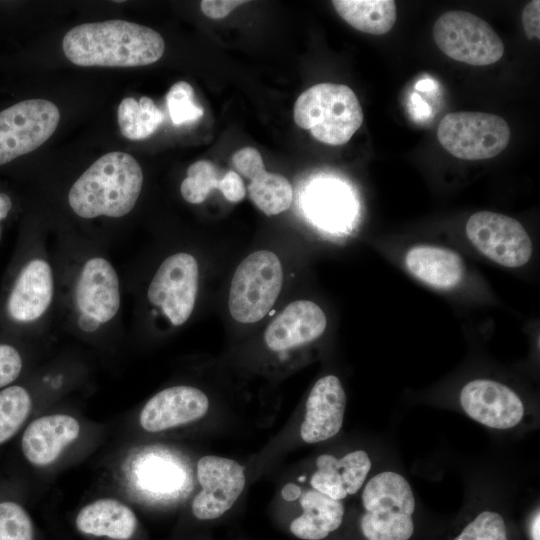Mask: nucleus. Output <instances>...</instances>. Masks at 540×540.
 I'll list each match as a JSON object with an SVG mask.
<instances>
[{
  "label": "nucleus",
  "mask_w": 540,
  "mask_h": 540,
  "mask_svg": "<svg viewBox=\"0 0 540 540\" xmlns=\"http://www.w3.org/2000/svg\"><path fill=\"white\" fill-rule=\"evenodd\" d=\"M209 408L207 396L192 386H174L150 398L143 407L139 422L148 432H159L196 421Z\"/></svg>",
  "instance_id": "obj_14"
},
{
  "label": "nucleus",
  "mask_w": 540,
  "mask_h": 540,
  "mask_svg": "<svg viewBox=\"0 0 540 540\" xmlns=\"http://www.w3.org/2000/svg\"><path fill=\"white\" fill-rule=\"evenodd\" d=\"M407 270L424 284L451 290L465 276V265L460 254L450 248L420 244L408 249L404 256Z\"/></svg>",
  "instance_id": "obj_21"
},
{
  "label": "nucleus",
  "mask_w": 540,
  "mask_h": 540,
  "mask_svg": "<svg viewBox=\"0 0 540 540\" xmlns=\"http://www.w3.org/2000/svg\"><path fill=\"white\" fill-rule=\"evenodd\" d=\"M300 505L303 513L290 524L291 532L300 539H324L342 524V502L313 488L301 495Z\"/></svg>",
  "instance_id": "obj_23"
},
{
  "label": "nucleus",
  "mask_w": 540,
  "mask_h": 540,
  "mask_svg": "<svg viewBox=\"0 0 540 540\" xmlns=\"http://www.w3.org/2000/svg\"><path fill=\"white\" fill-rule=\"evenodd\" d=\"M221 179L212 161L199 160L187 169V177L180 186L182 197L191 204H200L213 189H220Z\"/></svg>",
  "instance_id": "obj_27"
},
{
  "label": "nucleus",
  "mask_w": 540,
  "mask_h": 540,
  "mask_svg": "<svg viewBox=\"0 0 540 540\" xmlns=\"http://www.w3.org/2000/svg\"><path fill=\"white\" fill-rule=\"evenodd\" d=\"M362 504L360 528L367 540H409L413 535L415 497L401 474L383 471L373 476L363 489Z\"/></svg>",
  "instance_id": "obj_4"
},
{
  "label": "nucleus",
  "mask_w": 540,
  "mask_h": 540,
  "mask_svg": "<svg viewBox=\"0 0 540 540\" xmlns=\"http://www.w3.org/2000/svg\"><path fill=\"white\" fill-rule=\"evenodd\" d=\"M324 311L310 300H297L287 305L267 326L264 340L272 351H286L308 344L325 331Z\"/></svg>",
  "instance_id": "obj_16"
},
{
  "label": "nucleus",
  "mask_w": 540,
  "mask_h": 540,
  "mask_svg": "<svg viewBox=\"0 0 540 540\" xmlns=\"http://www.w3.org/2000/svg\"><path fill=\"white\" fill-rule=\"evenodd\" d=\"M117 119L122 135L136 141L151 136L163 122L164 116L151 98L143 96L137 101L127 97L118 106Z\"/></svg>",
  "instance_id": "obj_25"
},
{
  "label": "nucleus",
  "mask_w": 540,
  "mask_h": 540,
  "mask_svg": "<svg viewBox=\"0 0 540 540\" xmlns=\"http://www.w3.org/2000/svg\"><path fill=\"white\" fill-rule=\"evenodd\" d=\"M540 1L533 0L525 5L522 11V24L527 38L540 39Z\"/></svg>",
  "instance_id": "obj_34"
},
{
  "label": "nucleus",
  "mask_w": 540,
  "mask_h": 540,
  "mask_svg": "<svg viewBox=\"0 0 540 540\" xmlns=\"http://www.w3.org/2000/svg\"><path fill=\"white\" fill-rule=\"evenodd\" d=\"M201 491L192 502V512L200 520L220 517L242 493L246 478L243 467L224 457L207 455L197 463Z\"/></svg>",
  "instance_id": "obj_12"
},
{
  "label": "nucleus",
  "mask_w": 540,
  "mask_h": 540,
  "mask_svg": "<svg viewBox=\"0 0 540 540\" xmlns=\"http://www.w3.org/2000/svg\"><path fill=\"white\" fill-rule=\"evenodd\" d=\"M143 184L142 169L128 153L110 152L97 159L72 185L69 205L82 218L127 215Z\"/></svg>",
  "instance_id": "obj_2"
},
{
  "label": "nucleus",
  "mask_w": 540,
  "mask_h": 540,
  "mask_svg": "<svg viewBox=\"0 0 540 540\" xmlns=\"http://www.w3.org/2000/svg\"><path fill=\"white\" fill-rule=\"evenodd\" d=\"M283 284V269L272 251L247 256L234 272L229 290V311L240 323L258 322L271 310Z\"/></svg>",
  "instance_id": "obj_5"
},
{
  "label": "nucleus",
  "mask_w": 540,
  "mask_h": 540,
  "mask_svg": "<svg viewBox=\"0 0 540 540\" xmlns=\"http://www.w3.org/2000/svg\"><path fill=\"white\" fill-rule=\"evenodd\" d=\"M437 137L451 155L464 160H482L500 154L509 143L511 131L498 115L461 111L442 118Z\"/></svg>",
  "instance_id": "obj_6"
},
{
  "label": "nucleus",
  "mask_w": 540,
  "mask_h": 540,
  "mask_svg": "<svg viewBox=\"0 0 540 540\" xmlns=\"http://www.w3.org/2000/svg\"><path fill=\"white\" fill-rule=\"evenodd\" d=\"M247 3L244 0H203L200 3L202 12L212 19L226 17L234 8Z\"/></svg>",
  "instance_id": "obj_35"
},
{
  "label": "nucleus",
  "mask_w": 540,
  "mask_h": 540,
  "mask_svg": "<svg viewBox=\"0 0 540 540\" xmlns=\"http://www.w3.org/2000/svg\"><path fill=\"white\" fill-rule=\"evenodd\" d=\"M219 190L231 202H239L246 195V188L242 178L238 173L231 170L222 177Z\"/></svg>",
  "instance_id": "obj_33"
},
{
  "label": "nucleus",
  "mask_w": 540,
  "mask_h": 540,
  "mask_svg": "<svg viewBox=\"0 0 540 540\" xmlns=\"http://www.w3.org/2000/svg\"><path fill=\"white\" fill-rule=\"evenodd\" d=\"M33 524L26 510L12 501L0 503V540H33Z\"/></svg>",
  "instance_id": "obj_29"
},
{
  "label": "nucleus",
  "mask_w": 540,
  "mask_h": 540,
  "mask_svg": "<svg viewBox=\"0 0 540 540\" xmlns=\"http://www.w3.org/2000/svg\"><path fill=\"white\" fill-rule=\"evenodd\" d=\"M454 540H508L504 519L497 512L483 511Z\"/></svg>",
  "instance_id": "obj_30"
},
{
  "label": "nucleus",
  "mask_w": 540,
  "mask_h": 540,
  "mask_svg": "<svg viewBox=\"0 0 540 540\" xmlns=\"http://www.w3.org/2000/svg\"><path fill=\"white\" fill-rule=\"evenodd\" d=\"M166 103L175 125L197 121L204 114L203 108L194 102L192 86L185 81H179L171 86L166 95Z\"/></svg>",
  "instance_id": "obj_28"
},
{
  "label": "nucleus",
  "mask_w": 540,
  "mask_h": 540,
  "mask_svg": "<svg viewBox=\"0 0 540 540\" xmlns=\"http://www.w3.org/2000/svg\"><path fill=\"white\" fill-rule=\"evenodd\" d=\"M75 301L80 314L78 325L85 332H94L114 318L120 307V286L109 261L94 257L84 264L75 288Z\"/></svg>",
  "instance_id": "obj_11"
},
{
  "label": "nucleus",
  "mask_w": 540,
  "mask_h": 540,
  "mask_svg": "<svg viewBox=\"0 0 540 540\" xmlns=\"http://www.w3.org/2000/svg\"><path fill=\"white\" fill-rule=\"evenodd\" d=\"M316 466L310 481L312 488L341 501L363 486L371 469V460L364 450H355L339 459L322 454L317 458Z\"/></svg>",
  "instance_id": "obj_19"
},
{
  "label": "nucleus",
  "mask_w": 540,
  "mask_h": 540,
  "mask_svg": "<svg viewBox=\"0 0 540 540\" xmlns=\"http://www.w3.org/2000/svg\"><path fill=\"white\" fill-rule=\"evenodd\" d=\"M198 264L194 256L180 252L167 257L157 269L147 296L169 321L179 326L191 316L198 290Z\"/></svg>",
  "instance_id": "obj_10"
},
{
  "label": "nucleus",
  "mask_w": 540,
  "mask_h": 540,
  "mask_svg": "<svg viewBox=\"0 0 540 540\" xmlns=\"http://www.w3.org/2000/svg\"><path fill=\"white\" fill-rule=\"evenodd\" d=\"M459 401L470 418L497 430L517 426L525 413L520 396L507 385L492 379L469 381L462 387Z\"/></svg>",
  "instance_id": "obj_13"
},
{
  "label": "nucleus",
  "mask_w": 540,
  "mask_h": 540,
  "mask_svg": "<svg viewBox=\"0 0 540 540\" xmlns=\"http://www.w3.org/2000/svg\"><path fill=\"white\" fill-rule=\"evenodd\" d=\"M293 116L300 128L329 145L347 143L363 123V111L353 90L335 83H319L302 92Z\"/></svg>",
  "instance_id": "obj_3"
},
{
  "label": "nucleus",
  "mask_w": 540,
  "mask_h": 540,
  "mask_svg": "<svg viewBox=\"0 0 540 540\" xmlns=\"http://www.w3.org/2000/svg\"><path fill=\"white\" fill-rule=\"evenodd\" d=\"M332 4L350 26L372 35L389 32L397 18L393 0H334Z\"/></svg>",
  "instance_id": "obj_24"
},
{
  "label": "nucleus",
  "mask_w": 540,
  "mask_h": 540,
  "mask_svg": "<svg viewBox=\"0 0 540 540\" xmlns=\"http://www.w3.org/2000/svg\"><path fill=\"white\" fill-rule=\"evenodd\" d=\"M52 297L51 267L43 259H33L18 275L8 298V313L19 322L35 321L46 312Z\"/></svg>",
  "instance_id": "obj_20"
},
{
  "label": "nucleus",
  "mask_w": 540,
  "mask_h": 540,
  "mask_svg": "<svg viewBox=\"0 0 540 540\" xmlns=\"http://www.w3.org/2000/svg\"><path fill=\"white\" fill-rule=\"evenodd\" d=\"M136 526L134 512L122 502L110 498L86 505L76 517V527L82 533L116 540L130 539Z\"/></svg>",
  "instance_id": "obj_22"
},
{
  "label": "nucleus",
  "mask_w": 540,
  "mask_h": 540,
  "mask_svg": "<svg viewBox=\"0 0 540 540\" xmlns=\"http://www.w3.org/2000/svg\"><path fill=\"white\" fill-rule=\"evenodd\" d=\"M11 208H12V201L10 197L5 193H0V220L6 218ZM0 237H1V229H0Z\"/></svg>",
  "instance_id": "obj_36"
},
{
  "label": "nucleus",
  "mask_w": 540,
  "mask_h": 540,
  "mask_svg": "<svg viewBox=\"0 0 540 540\" xmlns=\"http://www.w3.org/2000/svg\"><path fill=\"white\" fill-rule=\"evenodd\" d=\"M62 47L67 59L78 66L137 67L158 61L165 43L152 28L117 19L73 27Z\"/></svg>",
  "instance_id": "obj_1"
},
{
  "label": "nucleus",
  "mask_w": 540,
  "mask_h": 540,
  "mask_svg": "<svg viewBox=\"0 0 540 540\" xmlns=\"http://www.w3.org/2000/svg\"><path fill=\"white\" fill-rule=\"evenodd\" d=\"M22 370V358L17 349L0 344V389L17 379Z\"/></svg>",
  "instance_id": "obj_32"
},
{
  "label": "nucleus",
  "mask_w": 540,
  "mask_h": 540,
  "mask_svg": "<svg viewBox=\"0 0 540 540\" xmlns=\"http://www.w3.org/2000/svg\"><path fill=\"white\" fill-rule=\"evenodd\" d=\"M80 425L72 416L54 414L37 418L25 429L21 448L25 458L34 466L52 464L62 451L74 442Z\"/></svg>",
  "instance_id": "obj_18"
},
{
  "label": "nucleus",
  "mask_w": 540,
  "mask_h": 540,
  "mask_svg": "<svg viewBox=\"0 0 540 540\" xmlns=\"http://www.w3.org/2000/svg\"><path fill=\"white\" fill-rule=\"evenodd\" d=\"M60 121L58 107L49 100L28 99L0 112V165L45 143Z\"/></svg>",
  "instance_id": "obj_9"
},
{
  "label": "nucleus",
  "mask_w": 540,
  "mask_h": 540,
  "mask_svg": "<svg viewBox=\"0 0 540 540\" xmlns=\"http://www.w3.org/2000/svg\"><path fill=\"white\" fill-rule=\"evenodd\" d=\"M300 435L306 443H317L334 437L341 429L346 408V394L335 375L320 378L306 401Z\"/></svg>",
  "instance_id": "obj_15"
},
{
  "label": "nucleus",
  "mask_w": 540,
  "mask_h": 540,
  "mask_svg": "<svg viewBox=\"0 0 540 540\" xmlns=\"http://www.w3.org/2000/svg\"><path fill=\"white\" fill-rule=\"evenodd\" d=\"M539 530H540V518H539V512H538L535 518L533 519L532 527H531V535H532L533 540H540Z\"/></svg>",
  "instance_id": "obj_37"
},
{
  "label": "nucleus",
  "mask_w": 540,
  "mask_h": 540,
  "mask_svg": "<svg viewBox=\"0 0 540 540\" xmlns=\"http://www.w3.org/2000/svg\"><path fill=\"white\" fill-rule=\"evenodd\" d=\"M236 170L250 180L248 194L252 202L267 216L277 215L289 209L293 201V189L287 178L266 171L259 151L245 147L232 156Z\"/></svg>",
  "instance_id": "obj_17"
},
{
  "label": "nucleus",
  "mask_w": 540,
  "mask_h": 540,
  "mask_svg": "<svg viewBox=\"0 0 540 540\" xmlns=\"http://www.w3.org/2000/svg\"><path fill=\"white\" fill-rule=\"evenodd\" d=\"M312 209L320 219L327 220L333 224L344 217L346 207L343 198L333 191L322 190L315 192L311 200Z\"/></svg>",
  "instance_id": "obj_31"
},
{
  "label": "nucleus",
  "mask_w": 540,
  "mask_h": 540,
  "mask_svg": "<svg viewBox=\"0 0 540 540\" xmlns=\"http://www.w3.org/2000/svg\"><path fill=\"white\" fill-rule=\"evenodd\" d=\"M432 34L444 54L473 66L493 64L504 53V44L494 29L467 11L443 13L436 20Z\"/></svg>",
  "instance_id": "obj_7"
},
{
  "label": "nucleus",
  "mask_w": 540,
  "mask_h": 540,
  "mask_svg": "<svg viewBox=\"0 0 540 540\" xmlns=\"http://www.w3.org/2000/svg\"><path fill=\"white\" fill-rule=\"evenodd\" d=\"M31 407L30 394L24 387L13 385L0 390V444L18 432Z\"/></svg>",
  "instance_id": "obj_26"
},
{
  "label": "nucleus",
  "mask_w": 540,
  "mask_h": 540,
  "mask_svg": "<svg viewBox=\"0 0 540 540\" xmlns=\"http://www.w3.org/2000/svg\"><path fill=\"white\" fill-rule=\"evenodd\" d=\"M472 246L486 258L506 268L527 264L533 254V243L523 225L507 215L479 211L465 225Z\"/></svg>",
  "instance_id": "obj_8"
}]
</instances>
